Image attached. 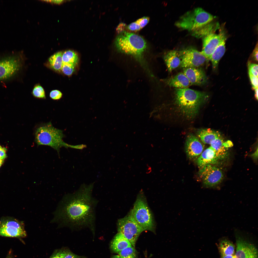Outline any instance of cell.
Masks as SVG:
<instances>
[{
  "label": "cell",
  "instance_id": "d6986e66",
  "mask_svg": "<svg viewBox=\"0 0 258 258\" xmlns=\"http://www.w3.org/2000/svg\"><path fill=\"white\" fill-rule=\"evenodd\" d=\"M223 138L221 136L213 140L210 146L215 150L220 161L225 159L228 156V148L224 145Z\"/></svg>",
  "mask_w": 258,
  "mask_h": 258
},
{
  "label": "cell",
  "instance_id": "8fae6325",
  "mask_svg": "<svg viewBox=\"0 0 258 258\" xmlns=\"http://www.w3.org/2000/svg\"><path fill=\"white\" fill-rule=\"evenodd\" d=\"M179 53L181 59L180 66L183 69L199 67L207 60L201 52L192 48L179 51Z\"/></svg>",
  "mask_w": 258,
  "mask_h": 258
},
{
  "label": "cell",
  "instance_id": "bcb514c9",
  "mask_svg": "<svg viewBox=\"0 0 258 258\" xmlns=\"http://www.w3.org/2000/svg\"><path fill=\"white\" fill-rule=\"evenodd\" d=\"M3 162V160H2L1 161H0V167L2 165V163Z\"/></svg>",
  "mask_w": 258,
  "mask_h": 258
},
{
  "label": "cell",
  "instance_id": "d590c367",
  "mask_svg": "<svg viewBox=\"0 0 258 258\" xmlns=\"http://www.w3.org/2000/svg\"><path fill=\"white\" fill-rule=\"evenodd\" d=\"M249 75L253 88V89L258 88V77L255 76L250 74H249Z\"/></svg>",
  "mask_w": 258,
  "mask_h": 258
},
{
  "label": "cell",
  "instance_id": "44dd1931",
  "mask_svg": "<svg viewBox=\"0 0 258 258\" xmlns=\"http://www.w3.org/2000/svg\"><path fill=\"white\" fill-rule=\"evenodd\" d=\"M197 135L204 143L210 144L213 140L222 136L218 131L210 129L199 130Z\"/></svg>",
  "mask_w": 258,
  "mask_h": 258
},
{
  "label": "cell",
  "instance_id": "c3c4849f",
  "mask_svg": "<svg viewBox=\"0 0 258 258\" xmlns=\"http://www.w3.org/2000/svg\"></svg>",
  "mask_w": 258,
  "mask_h": 258
},
{
  "label": "cell",
  "instance_id": "cb8c5ba5",
  "mask_svg": "<svg viewBox=\"0 0 258 258\" xmlns=\"http://www.w3.org/2000/svg\"><path fill=\"white\" fill-rule=\"evenodd\" d=\"M63 52H57L51 56L48 59L49 65L51 68L55 71L60 72L63 64Z\"/></svg>",
  "mask_w": 258,
  "mask_h": 258
},
{
  "label": "cell",
  "instance_id": "52a82bcc",
  "mask_svg": "<svg viewBox=\"0 0 258 258\" xmlns=\"http://www.w3.org/2000/svg\"><path fill=\"white\" fill-rule=\"evenodd\" d=\"M117 226L118 232L123 236L135 247L138 238L144 231L134 219L131 211L125 217L118 220Z\"/></svg>",
  "mask_w": 258,
  "mask_h": 258
},
{
  "label": "cell",
  "instance_id": "ee69618b",
  "mask_svg": "<svg viewBox=\"0 0 258 258\" xmlns=\"http://www.w3.org/2000/svg\"><path fill=\"white\" fill-rule=\"evenodd\" d=\"M112 258H121L119 255H116L113 256Z\"/></svg>",
  "mask_w": 258,
  "mask_h": 258
},
{
  "label": "cell",
  "instance_id": "5bb4252c",
  "mask_svg": "<svg viewBox=\"0 0 258 258\" xmlns=\"http://www.w3.org/2000/svg\"><path fill=\"white\" fill-rule=\"evenodd\" d=\"M204 147L195 136L191 134L188 135L186 141L185 149L187 155L189 159H194L197 158L203 152Z\"/></svg>",
  "mask_w": 258,
  "mask_h": 258
},
{
  "label": "cell",
  "instance_id": "d6a6232c",
  "mask_svg": "<svg viewBox=\"0 0 258 258\" xmlns=\"http://www.w3.org/2000/svg\"><path fill=\"white\" fill-rule=\"evenodd\" d=\"M64 249H61L55 251L49 258H63Z\"/></svg>",
  "mask_w": 258,
  "mask_h": 258
},
{
  "label": "cell",
  "instance_id": "6da1fadb",
  "mask_svg": "<svg viewBox=\"0 0 258 258\" xmlns=\"http://www.w3.org/2000/svg\"><path fill=\"white\" fill-rule=\"evenodd\" d=\"M93 184L81 185L65 195L55 212L52 222L72 229L88 228L94 230L97 201L92 196Z\"/></svg>",
  "mask_w": 258,
  "mask_h": 258
},
{
  "label": "cell",
  "instance_id": "9a60e30c",
  "mask_svg": "<svg viewBox=\"0 0 258 258\" xmlns=\"http://www.w3.org/2000/svg\"><path fill=\"white\" fill-rule=\"evenodd\" d=\"M183 69V73L192 85L202 86L206 83L207 77L204 71L201 68L188 67Z\"/></svg>",
  "mask_w": 258,
  "mask_h": 258
},
{
  "label": "cell",
  "instance_id": "8d00e7d4",
  "mask_svg": "<svg viewBox=\"0 0 258 258\" xmlns=\"http://www.w3.org/2000/svg\"><path fill=\"white\" fill-rule=\"evenodd\" d=\"M126 27V25L125 23H120L116 28L117 32L119 34L125 31L124 30Z\"/></svg>",
  "mask_w": 258,
  "mask_h": 258
},
{
  "label": "cell",
  "instance_id": "74e56055",
  "mask_svg": "<svg viewBox=\"0 0 258 258\" xmlns=\"http://www.w3.org/2000/svg\"><path fill=\"white\" fill-rule=\"evenodd\" d=\"M258 43H257L252 55V59L256 62L258 61Z\"/></svg>",
  "mask_w": 258,
  "mask_h": 258
},
{
  "label": "cell",
  "instance_id": "83f0119b",
  "mask_svg": "<svg viewBox=\"0 0 258 258\" xmlns=\"http://www.w3.org/2000/svg\"><path fill=\"white\" fill-rule=\"evenodd\" d=\"M33 95L35 97L43 99L46 98L45 91L40 85H37L34 87L32 92Z\"/></svg>",
  "mask_w": 258,
  "mask_h": 258
},
{
  "label": "cell",
  "instance_id": "8992f818",
  "mask_svg": "<svg viewBox=\"0 0 258 258\" xmlns=\"http://www.w3.org/2000/svg\"><path fill=\"white\" fill-rule=\"evenodd\" d=\"M130 211L134 219L144 231H154L155 223L152 214L145 197L141 194L138 195Z\"/></svg>",
  "mask_w": 258,
  "mask_h": 258
},
{
  "label": "cell",
  "instance_id": "60d3db41",
  "mask_svg": "<svg viewBox=\"0 0 258 258\" xmlns=\"http://www.w3.org/2000/svg\"><path fill=\"white\" fill-rule=\"evenodd\" d=\"M252 156L254 159H256L258 158V148L257 150L252 155Z\"/></svg>",
  "mask_w": 258,
  "mask_h": 258
},
{
  "label": "cell",
  "instance_id": "f35d334b",
  "mask_svg": "<svg viewBox=\"0 0 258 258\" xmlns=\"http://www.w3.org/2000/svg\"><path fill=\"white\" fill-rule=\"evenodd\" d=\"M5 149L0 146V159L3 160L6 157Z\"/></svg>",
  "mask_w": 258,
  "mask_h": 258
},
{
  "label": "cell",
  "instance_id": "ffe728a7",
  "mask_svg": "<svg viewBox=\"0 0 258 258\" xmlns=\"http://www.w3.org/2000/svg\"><path fill=\"white\" fill-rule=\"evenodd\" d=\"M132 246L130 243L126 238L118 232L115 236L111 244V249L117 253Z\"/></svg>",
  "mask_w": 258,
  "mask_h": 258
},
{
  "label": "cell",
  "instance_id": "2e32d148",
  "mask_svg": "<svg viewBox=\"0 0 258 258\" xmlns=\"http://www.w3.org/2000/svg\"><path fill=\"white\" fill-rule=\"evenodd\" d=\"M220 161L215 150L210 146L203 151L198 158L197 162L198 166L201 168L207 165H215Z\"/></svg>",
  "mask_w": 258,
  "mask_h": 258
},
{
  "label": "cell",
  "instance_id": "e0dca14e",
  "mask_svg": "<svg viewBox=\"0 0 258 258\" xmlns=\"http://www.w3.org/2000/svg\"><path fill=\"white\" fill-rule=\"evenodd\" d=\"M169 86L175 88L183 89L192 85L189 80L183 72H180L165 80Z\"/></svg>",
  "mask_w": 258,
  "mask_h": 258
},
{
  "label": "cell",
  "instance_id": "7bdbcfd3",
  "mask_svg": "<svg viewBox=\"0 0 258 258\" xmlns=\"http://www.w3.org/2000/svg\"><path fill=\"white\" fill-rule=\"evenodd\" d=\"M46 1H51L56 3H59L63 1V0H46Z\"/></svg>",
  "mask_w": 258,
  "mask_h": 258
},
{
  "label": "cell",
  "instance_id": "9c48e42d",
  "mask_svg": "<svg viewBox=\"0 0 258 258\" xmlns=\"http://www.w3.org/2000/svg\"><path fill=\"white\" fill-rule=\"evenodd\" d=\"M0 236L24 237L27 234L23 222L10 217H4L0 219Z\"/></svg>",
  "mask_w": 258,
  "mask_h": 258
},
{
  "label": "cell",
  "instance_id": "7dc6e473",
  "mask_svg": "<svg viewBox=\"0 0 258 258\" xmlns=\"http://www.w3.org/2000/svg\"><path fill=\"white\" fill-rule=\"evenodd\" d=\"M2 160H1V159H0V161H2Z\"/></svg>",
  "mask_w": 258,
  "mask_h": 258
},
{
  "label": "cell",
  "instance_id": "7402d4cb",
  "mask_svg": "<svg viewBox=\"0 0 258 258\" xmlns=\"http://www.w3.org/2000/svg\"><path fill=\"white\" fill-rule=\"evenodd\" d=\"M223 40L217 47L212 54L210 58L213 69L217 68L220 60L226 51L225 41Z\"/></svg>",
  "mask_w": 258,
  "mask_h": 258
},
{
  "label": "cell",
  "instance_id": "4316f807",
  "mask_svg": "<svg viewBox=\"0 0 258 258\" xmlns=\"http://www.w3.org/2000/svg\"><path fill=\"white\" fill-rule=\"evenodd\" d=\"M121 258H135L136 250L132 246L127 247L118 253Z\"/></svg>",
  "mask_w": 258,
  "mask_h": 258
},
{
  "label": "cell",
  "instance_id": "3957f363",
  "mask_svg": "<svg viewBox=\"0 0 258 258\" xmlns=\"http://www.w3.org/2000/svg\"><path fill=\"white\" fill-rule=\"evenodd\" d=\"M117 50L134 57L144 68H146L143 54L147 47L145 39L135 33L124 31L119 34L115 41Z\"/></svg>",
  "mask_w": 258,
  "mask_h": 258
},
{
  "label": "cell",
  "instance_id": "277c9868",
  "mask_svg": "<svg viewBox=\"0 0 258 258\" xmlns=\"http://www.w3.org/2000/svg\"><path fill=\"white\" fill-rule=\"evenodd\" d=\"M35 141L37 145H47L56 150L59 154L63 147H68L69 144L64 142L63 131L56 128L51 122L40 125L35 132Z\"/></svg>",
  "mask_w": 258,
  "mask_h": 258
},
{
  "label": "cell",
  "instance_id": "4fadbf2b",
  "mask_svg": "<svg viewBox=\"0 0 258 258\" xmlns=\"http://www.w3.org/2000/svg\"><path fill=\"white\" fill-rule=\"evenodd\" d=\"M226 38L222 33L218 34L210 33L203 38L202 53L207 60H210L214 51L218 45Z\"/></svg>",
  "mask_w": 258,
  "mask_h": 258
},
{
  "label": "cell",
  "instance_id": "e575fe53",
  "mask_svg": "<svg viewBox=\"0 0 258 258\" xmlns=\"http://www.w3.org/2000/svg\"><path fill=\"white\" fill-rule=\"evenodd\" d=\"M63 258H83L82 256L76 255L70 251L65 249Z\"/></svg>",
  "mask_w": 258,
  "mask_h": 258
},
{
  "label": "cell",
  "instance_id": "484cf974",
  "mask_svg": "<svg viewBox=\"0 0 258 258\" xmlns=\"http://www.w3.org/2000/svg\"><path fill=\"white\" fill-rule=\"evenodd\" d=\"M212 27L209 23L195 30L191 31L192 35L198 38L205 37L212 33Z\"/></svg>",
  "mask_w": 258,
  "mask_h": 258
},
{
  "label": "cell",
  "instance_id": "836d02e7",
  "mask_svg": "<svg viewBox=\"0 0 258 258\" xmlns=\"http://www.w3.org/2000/svg\"><path fill=\"white\" fill-rule=\"evenodd\" d=\"M127 28L130 31L135 32L139 31L141 29L136 21L129 24L127 27Z\"/></svg>",
  "mask_w": 258,
  "mask_h": 258
},
{
  "label": "cell",
  "instance_id": "1f68e13d",
  "mask_svg": "<svg viewBox=\"0 0 258 258\" xmlns=\"http://www.w3.org/2000/svg\"><path fill=\"white\" fill-rule=\"evenodd\" d=\"M150 18L147 16H144L138 19L135 21L139 25L142 29L148 23Z\"/></svg>",
  "mask_w": 258,
  "mask_h": 258
},
{
  "label": "cell",
  "instance_id": "f6af8a7d",
  "mask_svg": "<svg viewBox=\"0 0 258 258\" xmlns=\"http://www.w3.org/2000/svg\"><path fill=\"white\" fill-rule=\"evenodd\" d=\"M6 258H12L10 254L7 256Z\"/></svg>",
  "mask_w": 258,
  "mask_h": 258
},
{
  "label": "cell",
  "instance_id": "7c38bea8",
  "mask_svg": "<svg viewBox=\"0 0 258 258\" xmlns=\"http://www.w3.org/2000/svg\"><path fill=\"white\" fill-rule=\"evenodd\" d=\"M236 239V258H258V250L253 244L237 233Z\"/></svg>",
  "mask_w": 258,
  "mask_h": 258
},
{
  "label": "cell",
  "instance_id": "b9f144b4",
  "mask_svg": "<svg viewBox=\"0 0 258 258\" xmlns=\"http://www.w3.org/2000/svg\"><path fill=\"white\" fill-rule=\"evenodd\" d=\"M255 92V97L257 100L258 99V88H256L254 89Z\"/></svg>",
  "mask_w": 258,
  "mask_h": 258
},
{
  "label": "cell",
  "instance_id": "5b68a950",
  "mask_svg": "<svg viewBox=\"0 0 258 258\" xmlns=\"http://www.w3.org/2000/svg\"><path fill=\"white\" fill-rule=\"evenodd\" d=\"M214 18L210 14L197 8L182 16L175 25L178 27L191 31L209 23Z\"/></svg>",
  "mask_w": 258,
  "mask_h": 258
},
{
  "label": "cell",
  "instance_id": "30bf717a",
  "mask_svg": "<svg viewBox=\"0 0 258 258\" xmlns=\"http://www.w3.org/2000/svg\"><path fill=\"white\" fill-rule=\"evenodd\" d=\"M199 174L204 185L208 188L216 187L224 178L222 170L215 165L205 166L200 168Z\"/></svg>",
  "mask_w": 258,
  "mask_h": 258
},
{
  "label": "cell",
  "instance_id": "ab89813d",
  "mask_svg": "<svg viewBox=\"0 0 258 258\" xmlns=\"http://www.w3.org/2000/svg\"><path fill=\"white\" fill-rule=\"evenodd\" d=\"M220 258H236L235 254L233 255H226L221 256Z\"/></svg>",
  "mask_w": 258,
  "mask_h": 258
},
{
  "label": "cell",
  "instance_id": "d4e9b609",
  "mask_svg": "<svg viewBox=\"0 0 258 258\" xmlns=\"http://www.w3.org/2000/svg\"><path fill=\"white\" fill-rule=\"evenodd\" d=\"M63 63L72 64L76 66L78 62V57L77 53L74 51L68 50L63 52Z\"/></svg>",
  "mask_w": 258,
  "mask_h": 258
},
{
  "label": "cell",
  "instance_id": "4dcf8cb0",
  "mask_svg": "<svg viewBox=\"0 0 258 258\" xmlns=\"http://www.w3.org/2000/svg\"><path fill=\"white\" fill-rule=\"evenodd\" d=\"M50 97L54 100L60 99L62 96V94L60 91L58 90H54L51 91L49 94Z\"/></svg>",
  "mask_w": 258,
  "mask_h": 258
},
{
  "label": "cell",
  "instance_id": "ac0fdd59",
  "mask_svg": "<svg viewBox=\"0 0 258 258\" xmlns=\"http://www.w3.org/2000/svg\"><path fill=\"white\" fill-rule=\"evenodd\" d=\"M164 59L170 72L180 66L181 59L179 51L173 50L168 52L165 55Z\"/></svg>",
  "mask_w": 258,
  "mask_h": 258
},
{
  "label": "cell",
  "instance_id": "ba28073f",
  "mask_svg": "<svg viewBox=\"0 0 258 258\" xmlns=\"http://www.w3.org/2000/svg\"><path fill=\"white\" fill-rule=\"evenodd\" d=\"M22 66L21 57L13 53L0 58V81L8 80L16 75Z\"/></svg>",
  "mask_w": 258,
  "mask_h": 258
},
{
  "label": "cell",
  "instance_id": "603a6c76",
  "mask_svg": "<svg viewBox=\"0 0 258 258\" xmlns=\"http://www.w3.org/2000/svg\"><path fill=\"white\" fill-rule=\"evenodd\" d=\"M219 248L221 256L235 254V245L227 239H223L220 242Z\"/></svg>",
  "mask_w": 258,
  "mask_h": 258
},
{
  "label": "cell",
  "instance_id": "7a4b0ae2",
  "mask_svg": "<svg viewBox=\"0 0 258 258\" xmlns=\"http://www.w3.org/2000/svg\"><path fill=\"white\" fill-rule=\"evenodd\" d=\"M175 102L182 113L187 118H192L198 113L201 106L208 97L206 92L188 88H175Z\"/></svg>",
  "mask_w": 258,
  "mask_h": 258
},
{
  "label": "cell",
  "instance_id": "f1b7e54d",
  "mask_svg": "<svg viewBox=\"0 0 258 258\" xmlns=\"http://www.w3.org/2000/svg\"><path fill=\"white\" fill-rule=\"evenodd\" d=\"M76 66L72 64L63 63L61 71L65 75L70 76L74 72Z\"/></svg>",
  "mask_w": 258,
  "mask_h": 258
},
{
  "label": "cell",
  "instance_id": "f546056e",
  "mask_svg": "<svg viewBox=\"0 0 258 258\" xmlns=\"http://www.w3.org/2000/svg\"><path fill=\"white\" fill-rule=\"evenodd\" d=\"M249 74L258 77V65L256 64L250 63L248 65Z\"/></svg>",
  "mask_w": 258,
  "mask_h": 258
}]
</instances>
